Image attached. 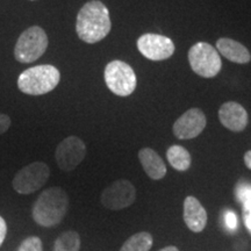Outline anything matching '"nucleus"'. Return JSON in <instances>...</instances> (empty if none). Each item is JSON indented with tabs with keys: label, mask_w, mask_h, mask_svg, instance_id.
<instances>
[{
	"label": "nucleus",
	"mask_w": 251,
	"mask_h": 251,
	"mask_svg": "<svg viewBox=\"0 0 251 251\" xmlns=\"http://www.w3.org/2000/svg\"><path fill=\"white\" fill-rule=\"evenodd\" d=\"M159 251H179V249L175 246H169V247L163 248V249H161Z\"/></svg>",
	"instance_id": "nucleus-26"
},
{
	"label": "nucleus",
	"mask_w": 251,
	"mask_h": 251,
	"mask_svg": "<svg viewBox=\"0 0 251 251\" xmlns=\"http://www.w3.org/2000/svg\"><path fill=\"white\" fill-rule=\"evenodd\" d=\"M216 50L228 61L237 64H248L251 61V54L247 47L228 37H221L218 40Z\"/></svg>",
	"instance_id": "nucleus-14"
},
{
	"label": "nucleus",
	"mask_w": 251,
	"mask_h": 251,
	"mask_svg": "<svg viewBox=\"0 0 251 251\" xmlns=\"http://www.w3.org/2000/svg\"><path fill=\"white\" fill-rule=\"evenodd\" d=\"M235 196L240 202H244L251 199V184L249 183H240L235 188Z\"/></svg>",
	"instance_id": "nucleus-20"
},
{
	"label": "nucleus",
	"mask_w": 251,
	"mask_h": 251,
	"mask_svg": "<svg viewBox=\"0 0 251 251\" xmlns=\"http://www.w3.org/2000/svg\"><path fill=\"white\" fill-rule=\"evenodd\" d=\"M137 49L144 57L153 62L165 61L175 54V43L170 37L161 34L147 33L139 37Z\"/></svg>",
	"instance_id": "nucleus-9"
},
{
	"label": "nucleus",
	"mask_w": 251,
	"mask_h": 251,
	"mask_svg": "<svg viewBox=\"0 0 251 251\" xmlns=\"http://www.w3.org/2000/svg\"><path fill=\"white\" fill-rule=\"evenodd\" d=\"M207 212L201 202L192 196L184 200V222L193 233H201L207 225Z\"/></svg>",
	"instance_id": "nucleus-13"
},
{
	"label": "nucleus",
	"mask_w": 251,
	"mask_h": 251,
	"mask_svg": "<svg viewBox=\"0 0 251 251\" xmlns=\"http://www.w3.org/2000/svg\"><path fill=\"white\" fill-rule=\"evenodd\" d=\"M61 80L58 69L50 64L36 65L29 68L18 78V87L28 96H42L51 92Z\"/></svg>",
	"instance_id": "nucleus-3"
},
{
	"label": "nucleus",
	"mask_w": 251,
	"mask_h": 251,
	"mask_svg": "<svg viewBox=\"0 0 251 251\" xmlns=\"http://www.w3.org/2000/svg\"><path fill=\"white\" fill-rule=\"evenodd\" d=\"M225 224L229 230H235L237 228V216L234 212L228 211L225 214Z\"/></svg>",
	"instance_id": "nucleus-21"
},
{
	"label": "nucleus",
	"mask_w": 251,
	"mask_h": 251,
	"mask_svg": "<svg viewBox=\"0 0 251 251\" xmlns=\"http://www.w3.org/2000/svg\"><path fill=\"white\" fill-rule=\"evenodd\" d=\"M6 235H7V224H6L5 219L0 216V247L4 243Z\"/></svg>",
	"instance_id": "nucleus-24"
},
{
	"label": "nucleus",
	"mask_w": 251,
	"mask_h": 251,
	"mask_svg": "<svg viewBox=\"0 0 251 251\" xmlns=\"http://www.w3.org/2000/svg\"><path fill=\"white\" fill-rule=\"evenodd\" d=\"M18 251H43V244L40 237L29 236L21 242Z\"/></svg>",
	"instance_id": "nucleus-19"
},
{
	"label": "nucleus",
	"mask_w": 251,
	"mask_h": 251,
	"mask_svg": "<svg viewBox=\"0 0 251 251\" xmlns=\"http://www.w3.org/2000/svg\"><path fill=\"white\" fill-rule=\"evenodd\" d=\"M243 159H244V164H246L247 168L249 169V170H251V150L244 153Z\"/></svg>",
	"instance_id": "nucleus-25"
},
{
	"label": "nucleus",
	"mask_w": 251,
	"mask_h": 251,
	"mask_svg": "<svg viewBox=\"0 0 251 251\" xmlns=\"http://www.w3.org/2000/svg\"><path fill=\"white\" fill-rule=\"evenodd\" d=\"M49 40L40 26H31L19 36L15 43L14 57L20 63H33L47 51Z\"/></svg>",
	"instance_id": "nucleus-4"
},
{
	"label": "nucleus",
	"mask_w": 251,
	"mask_h": 251,
	"mask_svg": "<svg viewBox=\"0 0 251 251\" xmlns=\"http://www.w3.org/2000/svg\"><path fill=\"white\" fill-rule=\"evenodd\" d=\"M219 120L227 129L238 133L246 129L249 117L246 108L241 103L227 101L222 103L219 109Z\"/></svg>",
	"instance_id": "nucleus-12"
},
{
	"label": "nucleus",
	"mask_w": 251,
	"mask_h": 251,
	"mask_svg": "<svg viewBox=\"0 0 251 251\" xmlns=\"http://www.w3.org/2000/svg\"><path fill=\"white\" fill-rule=\"evenodd\" d=\"M11 127V118L8 115L0 113V135L6 133Z\"/></svg>",
	"instance_id": "nucleus-23"
},
{
	"label": "nucleus",
	"mask_w": 251,
	"mask_h": 251,
	"mask_svg": "<svg viewBox=\"0 0 251 251\" xmlns=\"http://www.w3.org/2000/svg\"><path fill=\"white\" fill-rule=\"evenodd\" d=\"M30 1H34V0H30Z\"/></svg>",
	"instance_id": "nucleus-27"
},
{
	"label": "nucleus",
	"mask_w": 251,
	"mask_h": 251,
	"mask_svg": "<svg viewBox=\"0 0 251 251\" xmlns=\"http://www.w3.org/2000/svg\"><path fill=\"white\" fill-rule=\"evenodd\" d=\"M49 177V166L43 162H34L17 172L12 185L19 194H30L40 190L48 181Z\"/></svg>",
	"instance_id": "nucleus-7"
},
{
	"label": "nucleus",
	"mask_w": 251,
	"mask_h": 251,
	"mask_svg": "<svg viewBox=\"0 0 251 251\" xmlns=\"http://www.w3.org/2000/svg\"><path fill=\"white\" fill-rule=\"evenodd\" d=\"M112 29L109 11L99 0L86 2L79 9L76 20L77 35L83 42L94 45L102 41Z\"/></svg>",
	"instance_id": "nucleus-1"
},
{
	"label": "nucleus",
	"mask_w": 251,
	"mask_h": 251,
	"mask_svg": "<svg viewBox=\"0 0 251 251\" xmlns=\"http://www.w3.org/2000/svg\"><path fill=\"white\" fill-rule=\"evenodd\" d=\"M136 199L135 186L127 179H119L112 183L101 192L100 201L105 208L120 211L133 205Z\"/></svg>",
	"instance_id": "nucleus-8"
},
{
	"label": "nucleus",
	"mask_w": 251,
	"mask_h": 251,
	"mask_svg": "<svg viewBox=\"0 0 251 251\" xmlns=\"http://www.w3.org/2000/svg\"><path fill=\"white\" fill-rule=\"evenodd\" d=\"M153 244L151 234L140 231L130 236L119 251H150Z\"/></svg>",
	"instance_id": "nucleus-17"
},
{
	"label": "nucleus",
	"mask_w": 251,
	"mask_h": 251,
	"mask_svg": "<svg viewBox=\"0 0 251 251\" xmlns=\"http://www.w3.org/2000/svg\"><path fill=\"white\" fill-rule=\"evenodd\" d=\"M69 208L68 194L61 187H49L37 198L31 209L34 221L41 227L51 228L61 224Z\"/></svg>",
	"instance_id": "nucleus-2"
},
{
	"label": "nucleus",
	"mask_w": 251,
	"mask_h": 251,
	"mask_svg": "<svg viewBox=\"0 0 251 251\" xmlns=\"http://www.w3.org/2000/svg\"><path fill=\"white\" fill-rule=\"evenodd\" d=\"M243 220L246 227L251 233V199L243 202Z\"/></svg>",
	"instance_id": "nucleus-22"
},
{
	"label": "nucleus",
	"mask_w": 251,
	"mask_h": 251,
	"mask_svg": "<svg viewBox=\"0 0 251 251\" xmlns=\"http://www.w3.org/2000/svg\"><path fill=\"white\" fill-rule=\"evenodd\" d=\"M103 78L108 90L119 97L130 96L137 85L136 75L133 68L128 63L119 59L109 62L106 65Z\"/></svg>",
	"instance_id": "nucleus-6"
},
{
	"label": "nucleus",
	"mask_w": 251,
	"mask_h": 251,
	"mask_svg": "<svg viewBox=\"0 0 251 251\" xmlns=\"http://www.w3.org/2000/svg\"><path fill=\"white\" fill-rule=\"evenodd\" d=\"M188 62L194 74L203 78L218 76L222 69V61L214 47L207 42H197L188 50Z\"/></svg>",
	"instance_id": "nucleus-5"
},
{
	"label": "nucleus",
	"mask_w": 251,
	"mask_h": 251,
	"mask_svg": "<svg viewBox=\"0 0 251 251\" xmlns=\"http://www.w3.org/2000/svg\"><path fill=\"white\" fill-rule=\"evenodd\" d=\"M166 158L175 170L180 172L187 171L191 168V163H192L188 150L181 146H177V144L171 146L166 150Z\"/></svg>",
	"instance_id": "nucleus-16"
},
{
	"label": "nucleus",
	"mask_w": 251,
	"mask_h": 251,
	"mask_svg": "<svg viewBox=\"0 0 251 251\" xmlns=\"http://www.w3.org/2000/svg\"><path fill=\"white\" fill-rule=\"evenodd\" d=\"M207 119L200 108H190L176 120L172 127L175 136L179 140H191L199 136L205 129Z\"/></svg>",
	"instance_id": "nucleus-11"
},
{
	"label": "nucleus",
	"mask_w": 251,
	"mask_h": 251,
	"mask_svg": "<svg viewBox=\"0 0 251 251\" xmlns=\"http://www.w3.org/2000/svg\"><path fill=\"white\" fill-rule=\"evenodd\" d=\"M80 236L77 231L68 230L56 238L52 251H79Z\"/></svg>",
	"instance_id": "nucleus-18"
},
{
	"label": "nucleus",
	"mask_w": 251,
	"mask_h": 251,
	"mask_svg": "<svg viewBox=\"0 0 251 251\" xmlns=\"http://www.w3.org/2000/svg\"><path fill=\"white\" fill-rule=\"evenodd\" d=\"M86 156V146L78 136H68L58 144L55 151V159L62 171L75 170Z\"/></svg>",
	"instance_id": "nucleus-10"
},
{
	"label": "nucleus",
	"mask_w": 251,
	"mask_h": 251,
	"mask_svg": "<svg viewBox=\"0 0 251 251\" xmlns=\"http://www.w3.org/2000/svg\"><path fill=\"white\" fill-rule=\"evenodd\" d=\"M139 159L143 170L153 180L163 179L166 175V165L161 156L151 148H143L139 151Z\"/></svg>",
	"instance_id": "nucleus-15"
}]
</instances>
